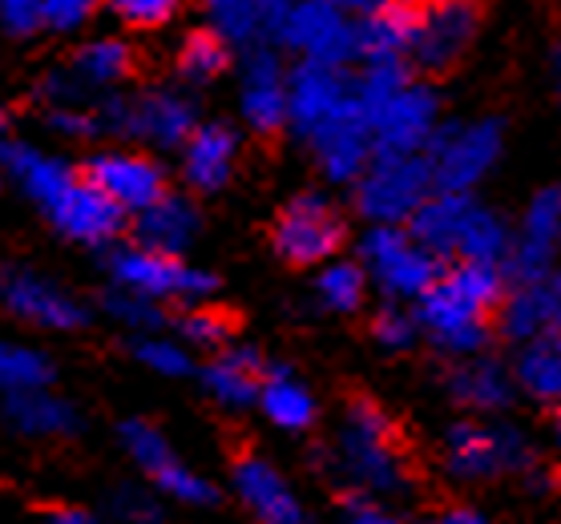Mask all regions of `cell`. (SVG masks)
I'll list each match as a JSON object with an SVG mask.
<instances>
[{
	"label": "cell",
	"mask_w": 561,
	"mask_h": 524,
	"mask_svg": "<svg viewBox=\"0 0 561 524\" xmlns=\"http://www.w3.org/2000/svg\"><path fill=\"white\" fill-rule=\"evenodd\" d=\"M45 384H57V363L49 351L16 343V339H0V399Z\"/></svg>",
	"instance_id": "cell-35"
},
{
	"label": "cell",
	"mask_w": 561,
	"mask_h": 524,
	"mask_svg": "<svg viewBox=\"0 0 561 524\" xmlns=\"http://www.w3.org/2000/svg\"><path fill=\"white\" fill-rule=\"evenodd\" d=\"M0 423L21 440H77L85 416L73 399L57 392V384H45L0 399Z\"/></svg>",
	"instance_id": "cell-22"
},
{
	"label": "cell",
	"mask_w": 561,
	"mask_h": 524,
	"mask_svg": "<svg viewBox=\"0 0 561 524\" xmlns=\"http://www.w3.org/2000/svg\"><path fill=\"white\" fill-rule=\"evenodd\" d=\"M340 524H409V521H404L400 512L388 509L383 500L347 492L344 504H340Z\"/></svg>",
	"instance_id": "cell-44"
},
{
	"label": "cell",
	"mask_w": 561,
	"mask_h": 524,
	"mask_svg": "<svg viewBox=\"0 0 561 524\" xmlns=\"http://www.w3.org/2000/svg\"><path fill=\"white\" fill-rule=\"evenodd\" d=\"M117 447L126 452V461L138 468L146 485L167 500V504H182V509H210L218 504V488L206 473H198L191 461H182L167 432L146 416H129L117 423Z\"/></svg>",
	"instance_id": "cell-8"
},
{
	"label": "cell",
	"mask_w": 561,
	"mask_h": 524,
	"mask_svg": "<svg viewBox=\"0 0 561 524\" xmlns=\"http://www.w3.org/2000/svg\"><path fill=\"white\" fill-rule=\"evenodd\" d=\"M510 275L493 263H445L436 282L412 303L421 335L448 359L477 356L489 347L493 315L505 299Z\"/></svg>",
	"instance_id": "cell-2"
},
{
	"label": "cell",
	"mask_w": 561,
	"mask_h": 524,
	"mask_svg": "<svg viewBox=\"0 0 561 524\" xmlns=\"http://www.w3.org/2000/svg\"><path fill=\"white\" fill-rule=\"evenodd\" d=\"M102 311H105V319H114L117 327L129 335L167 331L170 327V315L162 303L141 299V294H134V291H122V287H110V291L102 294Z\"/></svg>",
	"instance_id": "cell-38"
},
{
	"label": "cell",
	"mask_w": 561,
	"mask_h": 524,
	"mask_svg": "<svg viewBox=\"0 0 561 524\" xmlns=\"http://www.w3.org/2000/svg\"><path fill=\"white\" fill-rule=\"evenodd\" d=\"M0 182H4V170H0Z\"/></svg>",
	"instance_id": "cell-54"
},
{
	"label": "cell",
	"mask_w": 561,
	"mask_h": 524,
	"mask_svg": "<svg viewBox=\"0 0 561 524\" xmlns=\"http://www.w3.org/2000/svg\"><path fill=\"white\" fill-rule=\"evenodd\" d=\"M287 0H206V25L234 53L263 49L279 40Z\"/></svg>",
	"instance_id": "cell-26"
},
{
	"label": "cell",
	"mask_w": 561,
	"mask_h": 524,
	"mask_svg": "<svg viewBox=\"0 0 561 524\" xmlns=\"http://www.w3.org/2000/svg\"><path fill=\"white\" fill-rule=\"evenodd\" d=\"M359 263L368 282L392 303H416L440 275V258L412 238L409 226H368L359 238Z\"/></svg>",
	"instance_id": "cell-12"
},
{
	"label": "cell",
	"mask_w": 561,
	"mask_h": 524,
	"mask_svg": "<svg viewBox=\"0 0 561 524\" xmlns=\"http://www.w3.org/2000/svg\"><path fill=\"white\" fill-rule=\"evenodd\" d=\"M546 287H549V299H553V307H558V315H561V263L546 275Z\"/></svg>",
	"instance_id": "cell-50"
},
{
	"label": "cell",
	"mask_w": 561,
	"mask_h": 524,
	"mask_svg": "<svg viewBox=\"0 0 561 524\" xmlns=\"http://www.w3.org/2000/svg\"><path fill=\"white\" fill-rule=\"evenodd\" d=\"M347 243L344 210L323 190H304L279 206L271 222V246L287 267H323Z\"/></svg>",
	"instance_id": "cell-11"
},
{
	"label": "cell",
	"mask_w": 561,
	"mask_h": 524,
	"mask_svg": "<svg viewBox=\"0 0 561 524\" xmlns=\"http://www.w3.org/2000/svg\"><path fill=\"white\" fill-rule=\"evenodd\" d=\"M445 392L465 416H501L517 399L513 371L485 351L453 359V368L445 371Z\"/></svg>",
	"instance_id": "cell-25"
},
{
	"label": "cell",
	"mask_w": 561,
	"mask_h": 524,
	"mask_svg": "<svg viewBox=\"0 0 561 524\" xmlns=\"http://www.w3.org/2000/svg\"><path fill=\"white\" fill-rule=\"evenodd\" d=\"M105 275L110 287L134 291L141 299H153L162 307H191L215 299L218 279L206 267L191 263L186 255H167V251H150L141 243H114L105 255Z\"/></svg>",
	"instance_id": "cell-5"
},
{
	"label": "cell",
	"mask_w": 561,
	"mask_h": 524,
	"mask_svg": "<svg viewBox=\"0 0 561 524\" xmlns=\"http://www.w3.org/2000/svg\"><path fill=\"white\" fill-rule=\"evenodd\" d=\"M304 145H307V154L316 158L319 174L332 182V186H352V182L364 174V166L371 162V154H376L371 121L356 105V97H352L328 126H319Z\"/></svg>",
	"instance_id": "cell-20"
},
{
	"label": "cell",
	"mask_w": 561,
	"mask_h": 524,
	"mask_svg": "<svg viewBox=\"0 0 561 524\" xmlns=\"http://www.w3.org/2000/svg\"><path fill=\"white\" fill-rule=\"evenodd\" d=\"M0 28L9 37L41 33V0H0Z\"/></svg>",
	"instance_id": "cell-45"
},
{
	"label": "cell",
	"mask_w": 561,
	"mask_h": 524,
	"mask_svg": "<svg viewBox=\"0 0 561 524\" xmlns=\"http://www.w3.org/2000/svg\"><path fill=\"white\" fill-rule=\"evenodd\" d=\"M49 129H57L69 141H93L102 138V121H98V102H65L49 105Z\"/></svg>",
	"instance_id": "cell-41"
},
{
	"label": "cell",
	"mask_w": 561,
	"mask_h": 524,
	"mask_svg": "<svg viewBox=\"0 0 561 524\" xmlns=\"http://www.w3.org/2000/svg\"><path fill=\"white\" fill-rule=\"evenodd\" d=\"M230 492L255 524H311L304 497L263 452H239L230 464Z\"/></svg>",
	"instance_id": "cell-19"
},
{
	"label": "cell",
	"mask_w": 561,
	"mask_h": 524,
	"mask_svg": "<svg viewBox=\"0 0 561 524\" xmlns=\"http://www.w3.org/2000/svg\"><path fill=\"white\" fill-rule=\"evenodd\" d=\"M0 315L49 335L81 331L90 323V307L69 287L25 263H0Z\"/></svg>",
	"instance_id": "cell-13"
},
{
	"label": "cell",
	"mask_w": 561,
	"mask_h": 524,
	"mask_svg": "<svg viewBox=\"0 0 561 524\" xmlns=\"http://www.w3.org/2000/svg\"><path fill=\"white\" fill-rule=\"evenodd\" d=\"M368 270L359 258H328L323 267H316V299L323 311L332 315H356L368 303Z\"/></svg>",
	"instance_id": "cell-33"
},
{
	"label": "cell",
	"mask_w": 561,
	"mask_h": 524,
	"mask_svg": "<svg viewBox=\"0 0 561 524\" xmlns=\"http://www.w3.org/2000/svg\"><path fill=\"white\" fill-rule=\"evenodd\" d=\"M0 170L69 243L110 251L126 231V214L85 178V170L69 166L57 154H45L33 141H0Z\"/></svg>",
	"instance_id": "cell-1"
},
{
	"label": "cell",
	"mask_w": 561,
	"mask_h": 524,
	"mask_svg": "<svg viewBox=\"0 0 561 524\" xmlns=\"http://www.w3.org/2000/svg\"><path fill=\"white\" fill-rule=\"evenodd\" d=\"M110 9L117 21H126L129 28H162L174 21L182 9V0H110Z\"/></svg>",
	"instance_id": "cell-42"
},
{
	"label": "cell",
	"mask_w": 561,
	"mask_h": 524,
	"mask_svg": "<svg viewBox=\"0 0 561 524\" xmlns=\"http://www.w3.org/2000/svg\"><path fill=\"white\" fill-rule=\"evenodd\" d=\"M433 190L436 182L428 154L376 150L364 174L352 182V202L368 226H404Z\"/></svg>",
	"instance_id": "cell-9"
},
{
	"label": "cell",
	"mask_w": 561,
	"mask_h": 524,
	"mask_svg": "<svg viewBox=\"0 0 561 524\" xmlns=\"http://www.w3.org/2000/svg\"><path fill=\"white\" fill-rule=\"evenodd\" d=\"M230 61H234V49L218 37L215 28L203 25V28H194V33H186L174 65H179V78L186 81V85H210V81H218L227 73Z\"/></svg>",
	"instance_id": "cell-36"
},
{
	"label": "cell",
	"mask_w": 561,
	"mask_h": 524,
	"mask_svg": "<svg viewBox=\"0 0 561 524\" xmlns=\"http://www.w3.org/2000/svg\"><path fill=\"white\" fill-rule=\"evenodd\" d=\"M549 81H553V93H558V105H561V37L549 45Z\"/></svg>",
	"instance_id": "cell-49"
},
{
	"label": "cell",
	"mask_w": 561,
	"mask_h": 524,
	"mask_svg": "<svg viewBox=\"0 0 561 524\" xmlns=\"http://www.w3.org/2000/svg\"><path fill=\"white\" fill-rule=\"evenodd\" d=\"M105 521L110 524H162L167 500L158 497L146 480L141 485H117L105 492Z\"/></svg>",
	"instance_id": "cell-39"
},
{
	"label": "cell",
	"mask_w": 561,
	"mask_h": 524,
	"mask_svg": "<svg viewBox=\"0 0 561 524\" xmlns=\"http://www.w3.org/2000/svg\"><path fill=\"white\" fill-rule=\"evenodd\" d=\"M85 178L110 198L126 218L141 214L170 190V178L162 162L141 150H98L85 158Z\"/></svg>",
	"instance_id": "cell-17"
},
{
	"label": "cell",
	"mask_w": 561,
	"mask_h": 524,
	"mask_svg": "<svg viewBox=\"0 0 561 524\" xmlns=\"http://www.w3.org/2000/svg\"><path fill=\"white\" fill-rule=\"evenodd\" d=\"M182 178L194 194H218L234 178L243 138L227 121H198L194 133L182 141Z\"/></svg>",
	"instance_id": "cell-24"
},
{
	"label": "cell",
	"mask_w": 561,
	"mask_h": 524,
	"mask_svg": "<svg viewBox=\"0 0 561 524\" xmlns=\"http://www.w3.org/2000/svg\"><path fill=\"white\" fill-rule=\"evenodd\" d=\"M485 28V0H416L404 65L433 81L453 73Z\"/></svg>",
	"instance_id": "cell-6"
},
{
	"label": "cell",
	"mask_w": 561,
	"mask_h": 524,
	"mask_svg": "<svg viewBox=\"0 0 561 524\" xmlns=\"http://www.w3.org/2000/svg\"><path fill=\"white\" fill-rule=\"evenodd\" d=\"M553 444H558V452H561V404L553 408Z\"/></svg>",
	"instance_id": "cell-51"
},
{
	"label": "cell",
	"mask_w": 561,
	"mask_h": 524,
	"mask_svg": "<svg viewBox=\"0 0 561 524\" xmlns=\"http://www.w3.org/2000/svg\"><path fill=\"white\" fill-rule=\"evenodd\" d=\"M510 243H513L510 218L497 214V210L485 202H472L469 218H465V231H460V243H457L460 263H493V267H505ZM457 258H453V263H457Z\"/></svg>",
	"instance_id": "cell-32"
},
{
	"label": "cell",
	"mask_w": 561,
	"mask_h": 524,
	"mask_svg": "<svg viewBox=\"0 0 561 524\" xmlns=\"http://www.w3.org/2000/svg\"><path fill=\"white\" fill-rule=\"evenodd\" d=\"M477 194H448V190H433L416 206V214L404 222L412 231V238L433 251L440 263H453L457 258V243L460 231H465V218H469Z\"/></svg>",
	"instance_id": "cell-30"
},
{
	"label": "cell",
	"mask_w": 561,
	"mask_h": 524,
	"mask_svg": "<svg viewBox=\"0 0 561 524\" xmlns=\"http://www.w3.org/2000/svg\"><path fill=\"white\" fill-rule=\"evenodd\" d=\"M174 331H179V339L191 351H222L227 343H234V319H230L227 311L210 307V299L206 303H191V307L182 311L179 319H174Z\"/></svg>",
	"instance_id": "cell-37"
},
{
	"label": "cell",
	"mask_w": 561,
	"mask_h": 524,
	"mask_svg": "<svg viewBox=\"0 0 561 524\" xmlns=\"http://www.w3.org/2000/svg\"><path fill=\"white\" fill-rule=\"evenodd\" d=\"M352 102V69L332 61L295 57L287 69V129L307 141L319 126H328Z\"/></svg>",
	"instance_id": "cell-16"
},
{
	"label": "cell",
	"mask_w": 561,
	"mask_h": 524,
	"mask_svg": "<svg viewBox=\"0 0 561 524\" xmlns=\"http://www.w3.org/2000/svg\"><path fill=\"white\" fill-rule=\"evenodd\" d=\"M129 359L141 371L158 375V380H191V375H198L194 351L182 343L179 335H167V331L129 335Z\"/></svg>",
	"instance_id": "cell-34"
},
{
	"label": "cell",
	"mask_w": 561,
	"mask_h": 524,
	"mask_svg": "<svg viewBox=\"0 0 561 524\" xmlns=\"http://www.w3.org/2000/svg\"><path fill=\"white\" fill-rule=\"evenodd\" d=\"M9 138V114H4V109H0V141Z\"/></svg>",
	"instance_id": "cell-52"
},
{
	"label": "cell",
	"mask_w": 561,
	"mask_h": 524,
	"mask_svg": "<svg viewBox=\"0 0 561 524\" xmlns=\"http://www.w3.org/2000/svg\"><path fill=\"white\" fill-rule=\"evenodd\" d=\"M436 524H497L489 521L481 509H472V504H448L440 516H436Z\"/></svg>",
	"instance_id": "cell-47"
},
{
	"label": "cell",
	"mask_w": 561,
	"mask_h": 524,
	"mask_svg": "<svg viewBox=\"0 0 561 524\" xmlns=\"http://www.w3.org/2000/svg\"><path fill=\"white\" fill-rule=\"evenodd\" d=\"M239 114L251 133H283L287 129V65L275 45L247 49L239 65Z\"/></svg>",
	"instance_id": "cell-21"
},
{
	"label": "cell",
	"mask_w": 561,
	"mask_h": 524,
	"mask_svg": "<svg viewBox=\"0 0 561 524\" xmlns=\"http://www.w3.org/2000/svg\"><path fill=\"white\" fill-rule=\"evenodd\" d=\"M371 339L380 351H412V347L421 343V323H416V311H409V303H392V299H383V307L371 315Z\"/></svg>",
	"instance_id": "cell-40"
},
{
	"label": "cell",
	"mask_w": 561,
	"mask_h": 524,
	"mask_svg": "<svg viewBox=\"0 0 561 524\" xmlns=\"http://www.w3.org/2000/svg\"><path fill=\"white\" fill-rule=\"evenodd\" d=\"M203 234V214L194 198L167 190L153 206L134 214V243L150 246V251H167V255H186Z\"/></svg>",
	"instance_id": "cell-27"
},
{
	"label": "cell",
	"mask_w": 561,
	"mask_h": 524,
	"mask_svg": "<svg viewBox=\"0 0 561 524\" xmlns=\"http://www.w3.org/2000/svg\"><path fill=\"white\" fill-rule=\"evenodd\" d=\"M332 473L344 480L352 492L376 500H392L409 492L412 461L404 435L396 420L368 396H356L335 423L332 447H328Z\"/></svg>",
	"instance_id": "cell-3"
},
{
	"label": "cell",
	"mask_w": 561,
	"mask_h": 524,
	"mask_svg": "<svg viewBox=\"0 0 561 524\" xmlns=\"http://www.w3.org/2000/svg\"><path fill=\"white\" fill-rule=\"evenodd\" d=\"M98 121H102V138L138 141L150 150H182V141L198 126V105L191 102V93L170 90V85L141 90L134 97L105 93L98 102Z\"/></svg>",
	"instance_id": "cell-7"
},
{
	"label": "cell",
	"mask_w": 561,
	"mask_h": 524,
	"mask_svg": "<svg viewBox=\"0 0 561 524\" xmlns=\"http://www.w3.org/2000/svg\"><path fill=\"white\" fill-rule=\"evenodd\" d=\"M436 190L477 194V186L497 170L505 154V121L501 117H472V121H440L428 141Z\"/></svg>",
	"instance_id": "cell-10"
},
{
	"label": "cell",
	"mask_w": 561,
	"mask_h": 524,
	"mask_svg": "<svg viewBox=\"0 0 561 524\" xmlns=\"http://www.w3.org/2000/svg\"><path fill=\"white\" fill-rule=\"evenodd\" d=\"M561 255V182H549L529 194L522 218L513 222V243L505 258L510 282L546 279Z\"/></svg>",
	"instance_id": "cell-15"
},
{
	"label": "cell",
	"mask_w": 561,
	"mask_h": 524,
	"mask_svg": "<svg viewBox=\"0 0 561 524\" xmlns=\"http://www.w3.org/2000/svg\"><path fill=\"white\" fill-rule=\"evenodd\" d=\"M440 461L460 485H493L510 476L525 480L541 464V456L517 423H505L497 416H465L445 428Z\"/></svg>",
	"instance_id": "cell-4"
},
{
	"label": "cell",
	"mask_w": 561,
	"mask_h": 524,
	"mask_svg": "<svg viewBox=\"0 0 561 524\" xmlns=\"http://www.w3.org/2000/svg\"><path fill=\"white\" fill-rule=\"evenodd\" d=\"M102 9V0H41V28L73 33Z\"/></svg>",
	"instance_id": "cell-43"
},
{
	"label": "cell",
	"mask_w": 561,
	"mask_h": 524,
	"mask_svg": "<svg viewBox=\"0 0 561 524\" xmlns=\"http://www.w3.org/2000/svg\"><path fill=\"white\" fill-rule=\"evenodd\" d=\"M440 129V97L433 81L409 78L388 102L371 114V138L376 150H404V154H424L428 141Z\"/></svg>",
	"instance_id": "cell-18"
},
{
	"label": "cell",
	"mask_w": 561,
	"mask_h": 524,
	"mask_svg": "<svg viewBox=\"0 0 561 524\" xmlns=\"http://www.w3.org/2000/svg\"><path fill=\"white\" fill-rule=\"evenodd\" d=\"M45 524H110V521L90 509H81V504H53L45 512Z\"/></svg>",
	"instance_id": "cell-46"
},
{
	"label": "cell",
	"mask_w": 561,
	"mask_h": 524,
	"mask_svg": "<svg viewBox=\"0 0 561 524\" xmlns=\"http://www.w3.org/2000/svg\"><path fill=\"white\" fill-rule=\"evenodd\" d=\"M255 411H263V420H267L271 428H279V432H287V435H304V432H311L319 420V399L291 368H271L267 363Z\"/></svg>",
	"instance_id": "cell-29"
},
{
	"label": "cell",
	"mask_w": 561,
	"mask_h": 524,
	"mask_svg": "<svg viewBox=\"0 0 561 524\" xmlns=\"http://www.w3.org/2000/svg\"><path fill=\"white\" fill-rule=\"evenodd\" d=\"M561 323L553 299H549L546 279L534 282H510L505 299H501L497 315H493V331L505 335L510 343H529V339H546Z\"/></svg>",
	"instance_id": "cell-28"
},
{
	"label": "cell",
	"mask_w": 561,
	"mask_h": 524,
	"mask_svg": "<svg viewBox=\"0 0 561 524\" xmlns=\"http://www.w3.org/2000/svg\"><path fill=\"white\" fill-rule=\"evenodd\" d=\"M328 4H340V9H347L352 16H364V13H371V9L392 4V0H328Z\"/></svg>",
	"instance_id": "cell-48"
},
{
	"label": "cell",
	"mask_w": 561,
	"mask_h": 524,
	"mask_svg": "<svg viewBox=\"0 0 561 524\" xmlns=\"http://www.w3.org/2000/svg\"><path fill=\"white\" fill-rule=\"evenodd\" d=\"M510 371L517 396L534 399L541 408H558L561 404V347L549 335L517 347V359H513Z\"/></svg>",
	"instance_id": "cell-31"
},
{
	"label": "cell",
	"mask_w": 561,
	"mask_h": 524,
	"mask_svg": "<svg viewBox=\"0 0 561 524\" xmlns=\"http://www.w3.org/2000/svg\"><path fill=\"white\" fill-rule=\"evenodd\" d=\"M549 339H553V343L561 347V323H558V327H553V335H549Z\"/></svg>",
	"instance_id": "cell-53"
},
{
	"label": "cell",
	"mask_w": 561,
	"mask_h": 524,
	"mask_svg": "<svg viewBox=\"0 0 561 524\" xmlns=\"http://www.w3.org/2000/svg\"><path fill=\"white\" fill-rule=\"evenodd\" d=\"M263 371H267V363H263L255 347L227 343L222 351H210V359L198 368V384H203L206 399L218 411L243 416V411H251L259 404Z\"/></svg>",
	"instance_id": "cell-23"
},
{
	"label": "cell",
	"mask_w": 561,
	"mask_h": 524,
	"mask_svg": "<svg viewBox=\"0 0 561 524\" xmlns=\"http://www.w3.org/2000/svg\"><path fill=\"white\" fill-rule=\"evenodd\" d=\"M275 49L304 61L356 65V16L328 0H287Z\"/></svg>",
	"instance_id": "cell-14"
}]
</instances>
